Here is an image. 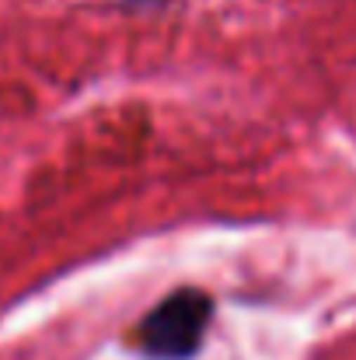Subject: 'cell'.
I'll use <instances>...</instances> for the list:
<instances>
[{
	"mask_svg": "<svg viewBox=\"0 0 356 360\" xmlns=\"http://www.w3.org/2000/svg\"><path fill=\"white\" fill-rule=\"evenodd\" d=\"M210 315L213 304L203 290H178L136 326V347L161 360L192 357L206 336Z\"/></svg>",
	"mask_w": 356,
	"mask_h": 360,
	"instance_id": "1",
	"label": "cell"
}]
</instances>
